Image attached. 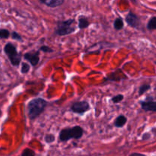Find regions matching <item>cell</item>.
Masks as SVG:
<instances>
[{"label": "cell", "instance_id": "6da1fadb", "mask_svg": "<svg viewBox=\"0 0 156 156\" xmlns=\"http://www.w3.org/2000/svg\"><path fill=\"white\" fill-rule=\"evenodd\" d=\"M48 102L41 98H37L30 100L27 106V112L30 120H33L44 111Z\"/></svg>", "mask_w": 156, "mask_h": 156}, {"label": "cell", "instance_id": "7a4b0ae2", "mask_svg": "<svg viewBox=\"0 0 156 156\" xmlns=\"http://www.w3.org/2000/svg\"><path fill=\"white\" fill-rule=\"evenodd\" d=\"M84 130L80 126H75L73 127H66L61 130L59 134V142H64L71 139L79 140L82 137Z\"/></svg>", "mask_w": 156, "mask_h": 156}, {"label": "cell", "instance_id": "3957f363", "mask_svg": "<svg viewBox=\"0 0 156 156\" xmlns=\"http://www.w3.org/2000/svg\"><path fill=\"white\" fill-rule=\"evenodd\" d=\"M75 20L72 18L65 21H59L56 23L55 34L58 36H66L74 33L76 31V28L73 26Z\"/></svg>", "mask_w": 156, "mask_h": 156}, {"label": "cell", "instance_id": "277c9868", "mask_svg": "<svg viewBox=\"0 0 156 156\" xmlns=\"http://www.w3.org/2000/svg\"><path fill=\"white\" fill-rule=\"evenodd\" d=\"M4 52L8 56L11 64L13 66H18L22 61V55L18 53L16 47L12 43H8L4 46Z\"/></svg>", "mask_w": 156, "mask_h": 156}, {"label": "cell", "instance_id": "5b68a950", "mask_svg": "<svg viewBox=\"0 0 156 156\" xmlns=\"http://www.w3.org/2000/svg\"><path fill=\"white\" fill-rule=\"evenodd\" d=\"M90 109V105L88 102L86 100L82 101H76L72 104L70 107L71 111L78 114H83Z\"/></svg>", "mask_w": 156, "mask_h": 156}, {"label": "cell", "instance_id": "8992f818", "mask_svg": "<svg viewBox=\"0 0 156 156\" xmlns=\"http://www.w3.org/2000/svg\"><path fill=\"white\" fill-rule=\"evenodd\" d=\"M24 58L31 63L32 66H36L39 63L40 53L39 51H30L25 53Z\"/></svg>", "mask_w": 156, "mask_h": 156}, {"label": "cell", "instance_id": "52a82bcc", "mask_svg": "<svg viewBox=\"0 0 156 156\" xmlns=\"http://www.w3.org/2000/svg\"><path fill=\"white\" fill-rule=\"evenodd\" d=\"M125 20H126V22L128 24L129 26H130L131 28H139V26L140 25V18H138V16L136 14L132 12L131 11L127 14Z\"/></svg>", "mask_w": 156, "mask_h": 156}, {"label": "cell", "instance_id": "ba28073f", "mask_svg": "<svg viewBox=\"0 0 156 156\" xmlns=\"http://www.w3.org/2000/svg\"><path fill=\"white\" fill-rule=\"evenodd\" d=\"M140 105L142 109L146 111L156 112V101H153L152 98L145 101H140Z\"/></svg>", "mask_w": 156, "mask_h": 156}, {"label": "cell", "instance_id": "9c48e42d", "mask_svg": "<svg viewBox=\"0 0 156 156\" xmlns=\"http://www.w3.org/2000/svg\"><path fill=\"white\" fill-rule=\"evenodd\" d=\"M40 2L44 4L50 8H56V7L61 6L64 3L65 1L64 0H40Z\"/></svg>", "mask_w": 156, "mask_h": 156}, {"label": "cell", "instance_id": "30bf717a", "mask_svg": "<svg viewBox=\"0 0 156 156\" xmlns=\"http://www.w3.org/2000/svg\"><path fill=\"white\" fill-rule=\"evenodd\" d=\"M127 122V118L125 117L124 115L121 114V115L118 116V117L116 118L115 122H114V125L115 127L117 128H121V127H124L126 123Z\"/></svg>", "mask_w": 156, "mask_h": 156}, {"label": "cell", "instance_id": "8fae6325", "mask_svg": "<svg viewBox=\"0 0 156 156\" xmlns=\"http://www.w3.org/2000/svg\"><path fill=\"white\" fill-rule=\"evenodd\" d=\"M90 25V22L88 21V18L86 16H80L79 18V28L80 30L85 29V28H88Z\"/></svg>", "mask_w": 156, "mask_h": 156}, {"label": "cell", "instance_id": "7c38bea8", "mask_svg": "<svg viewBox=\"0 0 156 156\" xmlns=\"http://www.w3.org/2000/svg\"><path fill=\"white\" fill-rule=\"evenodd\" d=\"M123 21L120 17H118V18H116L113 22V28H115L117 31H120L121 30L122 28H123Z\"/></svg>", "mask_w": 156, "mask_h": 156}, {"label": "cell", "instance_id": "4fadbf2b", "mask_svg": "<svg viewBox=\"0 0 156 156\" xmlns=\"http://www.w3.org/2000/svg\"><path fill=\"white\" fill-rule=\"evenodd\" d=\"M147 29L152 31V30H156V17H152L147 24Z\"/></svg>", "mask_w": 156, "mask_h": 156}, {"label": "cell", "instance_id": "5bb4252c", "mask_svg": "<svg viewBox=\"0 0 156 156\" xmlns=\"http://www.w3.org/2000/svg\"><path fill=\"white\" fill-rule=\"evenodd\" d=\"M10 36V32L8 29L2 28L0 30V38L1 39H8Z\"/></svg>", "mask_w": 156, "mask_h": 156}, {"label": "cell", "instance_id": "9a60e30c", "mask_svg": "<svg viewBox=\"0 0 156 156\" xmlns=\"http://www.w3.org/2000/svg\"><path fill=\"white\" fill-rule=\"evenodd\" d=\"M151 88V86L149 85H142L139 88V95H142L147 91H148Z\"/></svg>", "mask_w": 156, "mask_h": 156}, {"label": "cell", "instance_id": "2e32d148", "mask_svg": "<svg viewBox=\"0 0 156 156\" xmlns=\"http://www.w3.org/2000/svg\"><path fill=\"white\" fill-rule=\"evenodd\" d=\"M44 140L46 143H53L55 141V136L52 133H48L45 135Z\"/></svg>", "mask_w": 156, "mask_h": 156}, {"label": "cell", "instance_id": "e0dca14e", "mask_svg": "<svg viewBox=\"0 0 156 156\" xmlns=\"http://www.w3.org/2000/svg\"><path fill=\"white\" fill-rule=\"evenodd\" d=\"M123 98H124V96L123 95V94H117V95L116 96H113V98H111V101L113 102V104H118L120 103V101H122V100H123Z\"/></svg>", "mask_w": 156, "mask_h": 156}, {"label": "cell", "instance_id": "ac0fdd59", "mask_svg": "<svg viewBox=\"0 0 156 156\" xmlns=\"http://www.w3.org/2000/svg\"><path fill=\"white\" fill-rule=\"evenodd\" d=\"M30 69H31V66L29 64L26 63V62H23L22 65V69H21V72H22V74H26L29 72Z\"/></svg>", "mask_w": 156, "mask_h": 156}, {"label": "cell", "instance_id": "d6986e66", "mask_svg": "<svg viewBox=\"0 0 156 156\" xmlns=\"http://www.w3.org/2000/svg\"><path fill=\"white\" fill-rule=\"evenodd\" d=\"M22 156H35V152L31 148H25L22 152Z\"/></svg>", "mask_w": 156, "mask_h": 156}, {"label": "cell", "instance_id": "ffe728a7", "mask_svg": "<svg viewBox=\"0 0 156 156\" xmlns=\"http://www.w3.org/2000/svg\"><path fill=\"white\" fill-rule=\"evenodd\" d=\"M12 38L13 40H17V41H19V42H22V40H23V39H22V35L19 34L18 33H17L16 31H13L12 33Z\"/></svg>", "mask_w": 156, "mask_h": 156}, {"label": "cell", "instance_id": "44dd1931", "mask_svg": "<svg viewBox=\"0 0 156 156\" xmlns=\"http://www.w3.org/2000/svg\"><path fill=\"white\" fill-rule=\"evenodd\" d=\"M40 50L43 51L44 53H53V50L50 46H46V45H43L40 47Z\"/></svg>", "mask_w": 156, "mask_h": 156}, {"label": "cell", "instance_id": "7402d4cb", "mask_svg": "<svg viewBox=\"0 0 156 156\" xmlns=\"http://www.w3.org/2000/svg\"><path fill=\"white\" fill-rule=\"evenodd\" d=\"M150 138H151V135H150L149 133H144L142 136V140H149Z\"/></svg>", "mask_w": 156, "mask_h": 156}, {"label": "cell", "instance_id": "603a6c76", "mask_svg": "<svg viewBox=\"0 0 156 156\" xmlns=\"http://www.w3.org/2000/svg\"><path fill=\"white\" fill-rule=\"evenodd\" d=\"M130 156H146V155H145V154H140V153H133V154H130Z\"/></svg>", "mask_w": 156, "mask_h": 156}, {"label": "cell", "instance_id": "cb8c5ba5", "mask_svg": "<svg viewBox=\"0 0 156 156\" xmlns=\"http://www.w3.org/2000/svg\"><path fill=\"white\" fill-rule=\"evenodd\" d=\"M154 63H155V64H156V61H155V62H154Z\"/></svg>", "mask_w": 156, "mask_h": 156}]
</instances>
